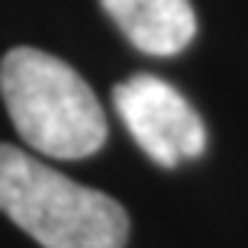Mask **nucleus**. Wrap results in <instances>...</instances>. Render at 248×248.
Returning <instances> with one entry per match:
<instances>
[{
  "label": "nucleus",
  "instance_id": "1",
  "mask_svg": "<svg viewBox=\"0 0 248 248\" xmlns=\"http://www.w3.org/2000/svg\"><path fill=\"white\" fill-rule=\"evenodd\" d=\"M0 93L19 139L48 158H87L107 139V116L91 84L62 58L13 48L0 62Z\"/></svg>",
  "mask_w": 248,
  "mask_h": 248
},
{
  "label": "nucleus",
  "instance_id": "2",
  "mask_svg": "<svg viewBox=\"0 0 248 248\" xmlns=\"http://www.w3.org/2000/svg\"><path fill=\"white\" fill-rule=\"evenodd\" d=\"M0 213L42 248H123L129 219L120 203L71 181L36 155L0 142Z\"/></svg>",
  "mask_w": 248,
  "mask_h": 248
},
{
  "label": "nucleus",
  "instance_id": "3",
  "mask_svg": "<svg viewBox=\"0 0 248 248\" xmlns=\"http://www.w3.org/2000/svg\"><path fill=\"white\" fill-rule=\"evenodd\" d=\"M113 103L129 136L155 165L177 168L203 155L206 129L187 97L155 74H132L113 87Z\"/></svg>",
  "mask_w": 248,
  "mask_h": 248
},
{
  "label": "nucleus",
  "instance_id": "4",
  "mask_svg": "<svg viewBox=\"0 0 248 248\" xmlns=\"http://www.w3.org/2000/svg\"><path fill=\"white\" fill-rule=\"evenodd\" d=\"M113 23L145 55H177L197 32L190 0H100Z\"/></svg>",
  "mask_w": 248,
  "mask_h": 248
}]
</instances>
